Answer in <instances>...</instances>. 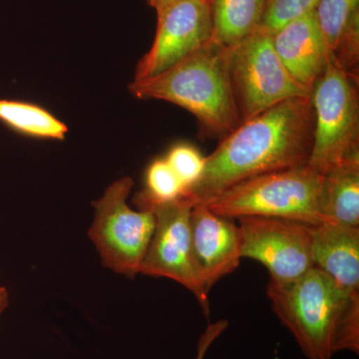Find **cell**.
I'll return each mask as SVG.
<instances>
[{"label": "cell", "mask_w": 359, "mask_h": 359, "mask_svg": "<svg viewBox=\"0 0 359 359\" xmlns=\"http://www.w3.org/2000/svg\"><path fill=\"white\" fill-rule=\"evenodd\" d=\"M229 321L221 320L210 323L200 337L197 346V356L195 359H205L208 351L211 348L212 344L228 330Z\"/></svg>", "instance_id": "cell-21"}, {"label": "cell", "mask_w": 359, "mask_h": 359, "mask_svg": "<svg viewBox=\"0 0 359 359\" xmlns=\"http://www.w3.org/2000/svg\"><path fill=\"white\" fill-rule=\"evenodd\" d=\"M195 201L184 194L171 202L153 205L155 230L142 264L140 273L171 278L190 290L210 316L209 292L205 290L194 261L190 215Z\"/></svg>", "instance_id": "cell-8"}, {"label": "cell", "mask_w": 359, "mask_h": 359, "mask_svg": "<svg viewBox=\"0 0 359 359\" xmlns=\"http://www.w3.org/2000/svg\"><path fill=\"white\" fill-rule=\"evenodd\" d=\"M177 1H179V0H147L149 6H152L157 14Z\"/></svg>", "instance_id": "cell-22"}, {"label": "cell", "mask_w": 359, "mask_h": 359, "mask_svg": "<svg viewBox=\"0 0 359 359\" xmlns=\"http://www.w3.org/2000/svg\"><path fill=\"white\" fill-rule=\"evenodd\" d=\"M271 40L276 54L292 77L313 89L330 56L314 11L283 25L271 34Z\"/></svg>", "instance_id": "cell-12"}, {"label": "cell", "mask_w": 359, "mask_h": 359, "mask_svg": "<svg viewBox=\"0 0 359 359\" xmlns=\"http://www.w3.org/2000/svg\"><path fill=\"white\" fill-rule=\"evenodd\" d=\"M268 0H211L212 40L231 48L257 32Z\"/></svg>", "instance_id": "cell-16"}, {"label": "cell", "mask_w": 359, "mask_h": 359, "mask_svg": "<svg viewBox=\"0 0 359 359\" xmlns=\"http://www.w3.org/2000/svg\"><path fill=\"white\" fill-rule=\"evenodd\" d=\"M129 90L141 100L167 101L184 108L212 136L223 138L241 123L230 49L212 39L161 74L134 80Z\"/></svg>", "instance_id": "cell-3"}, {"label": "cell", "mask_w": 359, "mask_h": 359, "mask_svg": "<svg viewBox=\"0 0 359 359\" xmlns=\"http://www.w3.org/2000/svg\"><path fill=\"white\" fill-rule=\"evenodd\" d=\"M230 71L241 122L287 99L311 94L283 65L271 33L261 28L230 48Z\"/></svg>", "instance_id": "cell-7"}, {"label": "cell", "mask_w": 359, "mask_h": 359, "mask_svg": "<svg viewBox=\"0 0 359 359\" xmlns=\"http://www.w3.org/2000/svg\"><path fill=\"white\" fill-rule=\"evenodd\" d=\"M133 186L130 177L117 180L92 203L95 214L88 233L104 266L128 278L140 273L155 230L152 210L136 211L127 204Z\"/></svg>", "instance_id": "cell-6"}, {"label": "cell", "mask_w": 359, "mask_h": 359, "mask_svg": "<svg viewBox=\"0 0 359 359\" xmlns=\"http://www.w3.org/2000/svg\"><path fill=\"white\" fill-rule=\"evenodd\" d=\"M266 294L306 358L359 353V294L342 289L318 266L290 283L269 280Z\"/></svg>", "instance_id": "cell-2"}, {"label": "cell", "mask_w": 359, "mask_h": 359, "mask_svg": "<svg viewBox=\"0 0 359 359\" xmlns=\"http://www.w3.org/2000/svg\"><path fill=\"white\" fill-rule=\"evenodd\" d=\"M314 15L335 62L358 74L359 0H318Z\"/></svg>", "instance_id": "cell-14"}, {"label": "cell", "mask_w": 359, "mask_h": 359, "mask_svg": "<svg viewBox=\"0 0 359 359\" xmlns=\"http://www.w3.org/2000/svg\"><path fill=\"white\" fill-rule=\"evenodd\" d=\"M9 302L8 292L4 287H0V316L4 313V309L7 308Z\"/></svg>", "instance_id": "cell-23"}, {"label": "cell", "mask_w": 359, "mask_h": 359, "mask_svg": "<svg viewBox=\"0 0 359 359\" xmlns=\"http://www.w3.org/2000/svg\"><path fill=\"white\" fill-rule=\"evenodd\" d=\"M311 99L314 124L309 165L323 175L359 154L358 75L342 69L330 55Z\"/></svg>", "instance_id": "cell-5"}, {"label": "cell", "mask_w": 359, "mask_h": 359, "mask_svg": "<svg viewBox=\"0 0 359 359\" xmlns=\"http://www.w3.org/2000/svg\"><path fill=\"white\" fill-rule=\"evenodd\" d=\"M207 1H209V2H210V1H211V0H207Z\"/></svg>", "instance_id": "cell-24"}, {"label": "cell", "mask_w": 359, "mask_h": 359, "mask_svg": "<svg viewBox=\"0 0 359 359\" xmlns=\"http://www.w3.org/2000/svg\"><path fill=\"white\" fill-rule=\"evenodd\" d=\"M323 210L328 222L359 228V154L323 174Z\"/></svg>", "instance_id": "cell-15"}, {"label": "cell", "mask_w": 359, "mask_h": 359, "mask_svg": "<svg viewBox=\"0 0 359 359\" xmlns=\"http://www.w3.org/2000/svg\"><path fill=\"white\" fill-rule=\"evenodd\" d=\"M313 256L314 266L359 294V228L334 222L313 226Z\"/></svg>", "instance_id": "cell-13"}, {"label": "cell", "mask_w": 359, "mask_h": 359, "mask_svg": "<svg viewBox=\"0 0 359 359\" xmlns=\"http://www.w3.org/2000/svg\"><path fill=\"white\" fill-rule=\"evenodd\" d=\"M185 191L166 159L156 160L146 173L145 190L137 194L134 202L140 210H150L153 205L178 199Z\"/></svg>", "instance_id": "cell-18"}, {"label": "cell", "mask_w": 359, "mask_h": 359, "mask_svg": "<svg viewBox=\"0 0 359 359\" xmlns=\"http://www.w3.org/2000/svg\"><path fill=\"white\" fill-rule=\"evenodd\" d=\"M318 4V0H268L259 28L273 34L290 21L313 13Z\"/></svg>", "instance_id": "cell-19"}, {"label": "cell", "mask_w": 359, "mask_h": 359, "mask_svg": "<svg viewBox=\"0 0 359 359\" xmlns=\"http://www.w3.org/2000/svg\"><path fill=\"white\" fill-rule=\"evenodd\" d=\"M313 124L311 96L287 99L241 122L205 157L203 173L186 195L209 204L245 180L309 164Z\"/></svg>", "instance_id": "cell-1"}, {"label": "cell", "mask_w": 359, "mask_h": 359, "mask_svg": "<svg viewBox=\"0 0 359 359\" xmlns=\"http://www.w3.org/2000/svg\"><path fill=\"white\" fill-rule=\"evenodd\" d=\"M194 261L208 292L240 264L242 238L233 219L219 216L205 204L194 205L190 215Z\"/></svg>", "instance_id": "cell-11"}, {"label": "cell", "mask_w": 359, "mask_h": 359, "mask_svg": "<svg viewBox=\"0 0 359 359\" xmlns=\"http://www.w3.org/2000/svg\"><path fill=\"white\" fill-rule=\"evenodd\" d=\"M323 175L306 164L245 180L205 205L229 219L268 217L316 226L328 222L323 210Z\"/></svg>", "instance_id": "cell-4"}, {"label": "cell", "mask_w": 359, "mask_h": 359, "mask_svg": "<svg viewBox=\"0 0 359 359\" xmlns=\"http://www.w3.org/2000/svg\"><path fill=\"white\" fill-rule=\"evenodd\" d=\"M165 159L185 187L186 191L197 183L205 167V157L201 155L197 149L188 144L174 146Z\"/></svg>", "instance_id": "cell-20"}, {"label": "cell", "mask_w": 359, "mask_h": 359, "mask_svg": "<svg viewBox=\"0 0 359 359\" xmlns=\"http://www.w3.org/2000/svg\"><path fill=\"white\" fill-rule=\"evenodd\" d=\"M238 219L241 256L266 266L271 282H292L314 266L311 224L268 217Z\"/></svg>", "instance_id": "cell-9"}, {"label": "cell", "mask_w": 359, "mask_h": 359, "mask_svg": "<svg viewBox=\"0 0 359 359\" xmlns=\"http://www.w3.org/2000/svg\"><path fill=\"white\" fill-rule=\"evenodd\" d=\"M0 121L33 138L65 140L68 128L55 116L35 104L0 99Z\"/></svg>", "instance_id": "cell-17"}, {"label": "cell", "mask_w": 359, "mask_h": 359, "mask_svg": "<svg viewBox=\"0 0 359 359\" xmlns=\"http://www.w3.org/2000/svg\"><path fill=\"white\" fill-rule=\"evenodd\" d=\"M157 15L154 42L139 61L134 80L161 74L212 39L207 0H179Z\"/></svg>", "instance_id": "cell-10"}]
</instances>
